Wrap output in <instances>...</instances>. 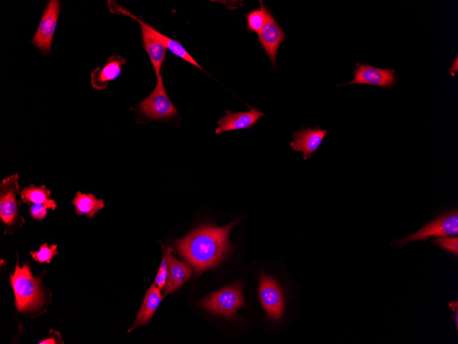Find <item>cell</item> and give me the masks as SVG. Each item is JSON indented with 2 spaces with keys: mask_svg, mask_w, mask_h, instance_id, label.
Wrapping results in <instances>:
<instances>
[{
  "mask_svg": "<svg viewBox=\"0 0 458 344\" xmlns=\"http://www.w3.org/2000/svg\"><path fill=\"white\" fill-rule=\"evenodd\" d=\"M238 222L224 227L205 225L176 240L180 256L201 273L217 264L228 251L230 231Z\"/></svg>",
  "mask_w": 458,
  "mask_h": 344,
  "instance_id": "obj_1",
  "label": "cell"
},
{
  "mask_svg": "<svg viewBox=\"0 0 458 344\" xmlns=\"http://www.w3.org/2000/svg\"><path fill=\"white\" fill-rule=\"evenodd\" d=\"M10 284L15 296V306L20 312H29L43 305L45 294L40 277L33 276L27 264L19 266L17 260Z\"/></svg>",
  "mask_w": 458,
  "mask_h": 344,
  "instance_id": "obj_2",
  "label": "cell"
},
{
  "mask_svg": "<svg viewBox=\"0 0 458 344\" xmlns=\"http://www.w3.org/2000/svg\"><path fill=\"white\" fill-rule=\"evenodd\" d=\"M108 6L110 10H113L110 12L128 16L138 22L141 29L143 46L152 62L156 78H158L161 75L160 69L165 58L167 47L157 36V30L114 2L109 1Z\"/></svg>",
  "mask_w": 458,
  "mask_h": 344,
  "instance_id": "obj_3",
  "label": "cell"
},
{
  "mask_svg": "<svg viewBox=\"0 0 458 344\" xmlns=\"http://www.w3.org/2000/svg\"><path fill=\"white\" fill-rule=\"evenodd\" d=\"M20 194L17 174L2 180L0 185V218L5 229L21 226L25 222L19 213L20 203L17 202L16 196Z\"/></svg>",
  "mask_w": 458,
  "mask_h": 344,
  "instance_id": "obj_4",
  "label": "cell"
},
{
  "mask_svg": "<svg viewBox=\"0 0 458 344\" xmlns=\"http://www.w3.org/2000/svg\"><path fill=\"white\" fill-rule=\"evenodd\" d=\"M137 109L151 120L165 119L178 114L177 108L166 93L162 74L157 78L156 85L152 93L138 104Z\"/></svg>",
  "mask_w": 458,
  "mask_h": 344,
  "instance_id": "obj_5",
  "label": "cell"
},
{
  "mask_svg": "<svg viewBox=\"0 0 458 344\" xmlns=\"http://www.w3.org/2000/svg\"><path fill=\"white\" fill-rule=\"evenodd\" d=\"M458 233V211L457 209L444 213L415 233L394 242L403 246L411 241L424 240L431 236H444L457 235Z\"/></svg>",
  "mask_w": 458,
  "mask_h": 344,
  "instance_id": "obj_6",
  "label": "cell"
},
{
  "mask_svg": "<svg viewBox=\"0 0 458 344\" xmlns=\"http://www.w3.org/2000/svg\"><path fill=\"white\" fill-rule=\"evenodd\" d=\"M239 286L232 285L204 298L200 305L206 310L226 317H232L236 310L243 306Z\"/></svg>",
  "mask_w": 458,
  "mask_h": 344,
  "instance_id": "obj_7",
  "label": "cell"
},
{
  "mask_svg": "<svg viewBox=\"0 0 458 344\" xmlns=\"http://www.w3.org/2000/svg\"><path fill=\"white\" fill-rule=\"evenodd\" d=\"M60 2L50 0L43 13L31 43L44 55L49 54L60 12Z\"/></svg>",
  "mask_w": 458,
  "mask_h": 344,
  "instance_id": "obj_8",
  "label": "cell"
},
{
  "mask_svg": "<svg viewBox=\"0 0 458 344\" xmlns=\"http://www.w3.org/2000/svg\"><path fill=\"white\" fill-rule=\"evenodd\" d=\"M259 2L261 10L265 15V23L258 33V41L275 69L278 49L280 43L285 39V34L263 2L262 1Z\"/></svg>",
  "mask_w": 458,
  "mask_h": 344,
  "instance_id": "obj_9",
  "label": "cell"
},
{
  "mask_svg": "<svg viewBox=\"0 0 458 344\" xmlns=\"http://www.w3.org/2000/svg\"><path fill=\"white\" fill-rule=\"evenodd\" d=\"M353 75L354 79L344 84H365L391 89L396 82L394 69H385L367 64L357 63Z\"/></svg>",
  "mask_w": 458,
  "mask_h": 344,
  "instance_id": "obj_10",
  "label": "cell"
},
{
  "mask_svg": "<svg viewBox=\"0 0 458 344\" xmlns=\"http://www.w3.org/2000/svg\"><path fill=\"white\" fill-rule=\"evenodd\" d=\"M259 296L267 314L275 320H279L284 309V301L281 290L272 277L262 275L259 284Z\"/></svg>",
  "mask_w": 458,
  "mask_h": 344,
  "instance_id": "obj_11",
  "label": "cell"
},
{
  "mask_svg": "<svg viewBox=\"0 0 458 344\" xmlns=\"http://www.w3.org/2000/svg\"><path fill=\"white\" fill-rule=\"evenodd\" d=\"M250 110L241 113H233L230 110L226 111V115L218 120V127L215 133L219 135L224 132L250 128L256 122L265 115L257 108L249 106Z\"/></svg>",
  "mask_w": 458,
  "mask_h": 344,
  "instance_id": "obj_12",
  "label": "cell"
},
{
  "mask_svg": "<svg viewBox=\"0 0 458 344\" xmlns=\"http://www.w3.org/2000/svg\"><path fill=\"white\" fill-rule=\"evenodd\" d=\"M327 131L318 126L309 129L302 128L292 135L290 146L293 150L303 152L304 159H309L320 146Z\"/></svg>",
  "mask_w": 458,
  "mask_h": 344,
  "instance_id": "obj_13",
  "label": "cell"
},
{
  "mask_svg": "<svg viewBox=\"0 0 458 344\" xmlns=\"http://www.w3.org/2000/svg\"><path fill=\"white\" fill-rule=\"evenodd\" d=\"M171 249H167V275L165 295L176 290L191 277L192 271L190 265L178 260L172 254Z\"/></svg>",
  "mask_w": 458,
  "mask_h": 344,
  "instance_id": "obj_14",
  "label": "cell"
},
{
  "mask_svg": "<svg viewBox=\"0 0 458 344\" xmlns=\"http://www.w3.org/2000/svg\"><path fill=\"white\" fill-rule=\"evenodd\" d=\"M126 60L118 55H112L102 69L95 68L91 73V84L97 90H104L108 82L117 78L121 71V67Z\"/></svg>",
  "mask_w": 458,
  "mask_h": 344,
  "instance_id": "obj_15",
  "label": "cell"
},
{
  "mask_svg": "<svg viewBox=\"0 0 458 344\" xmlns=\"http://www.w3.org/2000/svg\"><path fill=\"white\" fill-rule=\"evenodd\" d=\"M162 298L160 289L154 283L146 292L135 321L128 332L148 323L159 306Z\"/></svg>",
  "mask_w": 458,
  "mask_h": 344,
  "instance_id": "obj_16",
  "label": "cell"
},
{
  "mask_svg": "<svg viewBox=\"0 0 458 344\" xmlns=\"http://www.w3.org/2000/svg\"><path fill=\"white\" fill-rule=\"evenodd\" d=\"M77 215H86L87 218H93L95 214L104 208L103 199L97 198L93 194H85L80 191L75 193L72 200Z\"/></svg>",
  "mask_w": 458,
  "mask_h": 344,
  "instance_id": "obj_17",
  "label": "cell"
},
{
  "mask_svg": "<svg viewBox=\"0 0 458 344\" xmlns=\"http://www.w3.org/2000/svg\"><path fill=\"white\" fill-rule=\"evenodd\" d=\"M51 192L47 188L46 185H42L40 187L31 184L29 186L24 187L21 190V198L22 201L28 205L32 204H42L47 209H56L57 205L54 200L49 198Z\"/></svg>",
  "mask_w": 458,
  "mask_h": 344,
  "instance_id": "obj_18",
  "label": "cell"
},
{
  "mask_svg": "<svg viewBox=\"0 0 458 344\" xmlns=\"http://www.w3.org/2000/svg\"><path fill=\"white\" fill-rule=\"evenodd\" d=\"M57 244H52L49 246L47 243H43L38 251L35 252H30L32 257L39 263L44 262L49 263L51 260L58 254L56 250Z\"/></svg>",
  "mask_w": 458,
  "mask_h": 344,
  "instance_id": "obj_19",
  "label": "cell"
},
{
  "mask_svg": "<svg viewBox=\"0 0 458 344\" xmlns=\"http://www.w3.org/2000/svg\"><path fill=\"white\" fill-rule=\"evenodd\" d=\"M248 22V30L250 32L258 33L265 23V15L261 10L255 9L248 14H244Z\"/></svg>",
  "mask_w": 458,
  "mask_h": 344,
  "instance_id": "obj_20",
  "label": "cell"
},
{
  "mask_svg": "<svg viewBox=\"0 0 458 344\" xmlns=\"http://www.w3.org/2000/svg\"><path fill=\"white\" fill-rule=\"evenodd\" d=\"M431 242L440 248L445 249L457 256L458 255V238L448 237V236H439L431 240Z\"/></svg>",
  "mask_w": 458,
  "mask_h": 344,
  "instance_id": "obj_21",
  "label": "cell"
},
{
  "mask_svg": "<svg viewBox=\"0 0 458 344\" xmlns=\"http://www.w3.org/2000/svg\"><path fill=\"white\" fill-rule=\"evenodd\" d=\"M167 275V254L166 252H165L164 251L162 262L154 281V283L157 284L158 287L160 290H162L166 285Z\"/></svg>",
  "mask_w": 458,
  "mask_h": 344,
  "instance_id": "obj_22",
  "label": "cell"
},
{
  "mask_svg": "<svg viewBox=\"0 0 458 344\" xmlns=\"http://www.w3.org/2000/svg\"><path fill=\"white\" fill-rule=\"evenodd\" d=\"M29 214L32 218L43 220L47 214V208L42 204H32L29 207Z\"/></svg>",
  "mask_w": 458,
  "mask_h": 344,
  "instance_id": "obj_23",
  "label": "cell"
},
{
  "mask_svg": "<svg viewBox=\"0 0 458 344\" xmlns=\"http://www.w3.org/2000/svg\"><path fill=\"white\" fill-rule=\"evenodd\" d=\"M458 70V63H457V56L455 58V61H453L452 66L451 67L448 69V71L451 73V75L453 76H455V73Z\"/></svg>",
  "mask_w": 458,
  "mask_h": 344,
  "instance_id": "obj_24",
  "label": "cell"
}]
</instances>
